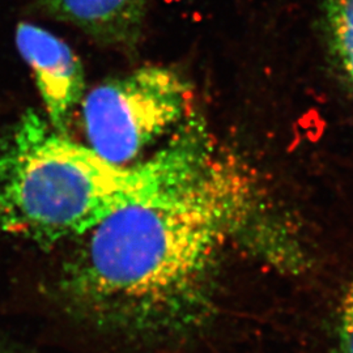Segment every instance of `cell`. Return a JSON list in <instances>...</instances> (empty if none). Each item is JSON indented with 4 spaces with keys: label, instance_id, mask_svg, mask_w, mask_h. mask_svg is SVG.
<instances>
[{
    "label": "cell",
    "instance_id": "obj_2",
    "mask_svg": "<svg viewBox=\"0 0 353 353\" xmlns=\"http://www.w3.org/2000/svg\"><path fill=\"white\" fill-rule=\"evenodd\" d=\"M212 140L191 110L151 157L118 165L26 114L0 143V230L38 243L80 239L164 186Z\"/></svg>",
    "mask_w": 353,
    "mask_h": 353
},
{
    "label": "cell",
    "instance_id": "obj_1",
    "mask_svg": "<svg viewBox=\"0 0 353 353\" xmlns=\"http://www.w3.org/2000/svg\"><path fill=\"white\" fill-rule=\"evenodd\" d=\"M254 199L248 169L212 140L164 186L80 237L62 272L65 300L96 327L127 336L186 323Z\"/></svg>",
    "mask_w": 353,
    "mask_h": 353
},
{
    "label": "cell",
    "instance_id": "obj_3",
    "mask_svg": "<svg viewBox=\"0 0 353 353\" xmlns=\"http://www.w3.org/2000/svg\"><path fill=\"white\" fill-rule=\"evenodd\" d=\"M194 88L174 68L148 64L85 92L80 115L85 145L118 165H131L192 110Z\"/></svg>",
    "mask_w": 353,
    "mask_h": 353
},
{
    "label": "cell",
    "instance_id": "obj_6",
    "mask_svg": "<svg viewBox=\"0 0 353 353\" xmlns=\"http://www.w3.org/2000/svg\"><path fill=\"white\" fill-rule=\"evenodd\" d=\"M322 21L331 55L353 92V0H322Z\"/></svg>",
    "mask_w": 353,
    "mask_h": 353
},
{
    "label": "cell",
    "instance_id": "obj_5",
    "mask_svg": "<svg viewBox=\"0 0 353 353\" xmlns=\"http://www.w3.org/2000/svg\"><path fill=\"white\" fill-rule=\"evenodd\" d=\"M150 0H38V10L74 26L100 45L132 49Z\"/></svg>",
    "mask_w": 353,
    "mask_h": 353
},
{
    "label": "cell",
    "instance_id": "obj_4",
    "mask_svg": "<svg viewBox=\"0 0 353 353\" xmlns=\"http://www.w3.org/2000/svg\"><path fill=\"white\" fill-rule=\"evenodd\" d=\"M16 46L36 79L48 122L58 132L67 134L85 94V75L79 57L49 30L26 23L16 29Z\"/></svg>",
    "mask_w": 353,
    "mask_h": 353
},
{
    "label": "cell",
    "instance_id": "obj_7",
    "mask_svg": "<svg viewBox=\"0 0 353 353\" xmlns=\"http://www.w3.org/2000/svg\"><path fill=\"white\" fill-rule=\"evenodd\" d=\"M336 325L335 353H353V280L341 297Z\"/></svg>",
    "mask_w": 353,
    "mask_h": 353
}]
</instances>
